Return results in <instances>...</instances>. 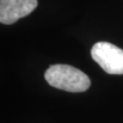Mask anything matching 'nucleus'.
Listing matches in <instances>:
<instances>
[{"label": "nucleus", "mask_w": 123, "mask_h": 123, "mask_svg": "<svg viewBox=\"0 0 123 123\" xmlns=\"http://www.w3.org/2000/svg\"><path fill=\"white\" fill-rule=\"evenodd\" d=\"M45 79L50 86L69 92H83L90 86L88 76L69 65L50 66L45 73Z\"/></svg>", "instance_id": "obj_1"}, {"label": "nucleus", "mask_w": 123, "mask_h": 123, "mask_svg": "<svg viewBox=\"0 0 123 123\" xmlns=\"http://www.w3.org/2000/svg\"><path fill=\"white\" fill-rule=\"evenodd\" d=\"M90 53L105 72L112 75L123 74V49L109 42L100 41L93 46Z\"/></svg>", "instance_id": "obj_2"}, {"label": "nucleus", "mask_w": 123, "mask_h": 123, "mask_svg": "<svg viewBox=\"0 0 123 123\" xmlns=\"http://www.w3.org/2000/svg\"><path fill=\"white\" fill-rule=\"evenodd\" d=\"M37 6V0H0V21L13 24L29 15Z\"/></svg>", "instance_id": "obj_3"}]
</instances>
